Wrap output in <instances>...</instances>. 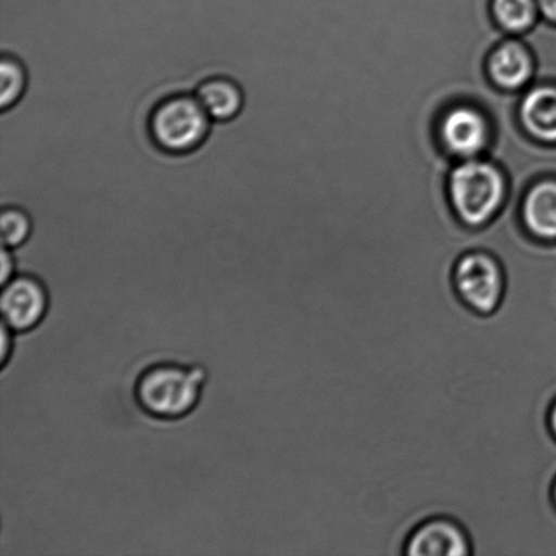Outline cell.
I'll use <instances>...</instances> for the list:
<instances>
[{"mask_svg":"<svg viewBox=\"0 0 556 556\" xmlns=\"http://www.w3.org/2000/svg\"><path fill=\"white\" fill-rule=\"evenodd\" d=\"M0 263H2V270H0V283H5L11 280L16 274V264L13 255V250L2 249L0 254Z\"/></svg>","mask_w":556,"mask_h":556,"instance_id":"15","label":"cell"},{"mask_svg":"<svg viewBox=\"0 0 556 556\" xmlns=\"http://www.w3.org/2000/svg\"><path fill=\"white\" fill-rule=\"evenodd\" d=\"M547 422L549 432H552L553 438L556 440V401L553 403V406L549 407Z\"/></svg>","mask_w":556,"mask_h":556,"instance_id":"18","label":"cell"},{"mask_svg":"<svg viewBox=\"0 0 556 556\" xmlns=\"http://www.w3.org/2000/svg\"><path fill=\"white\" fill-rule=\"evenodd\" d=\"M517 117L531 139L541 144L556 146V85L539 81L522 91Z\"/></svg>","mask_w":556,"mask_h":556,"instance_id":"10","label":"cell"},{"mask_svg":"<svg viewBox=\"0 0 556 556\" xmlns=\"http://www.w3.org/2000/svg\"><path fill=\"white\" fill-rule=\"evenodd\" d=\"M520 220L530 237L556 242V178L541 176L528 185L520 201Z\"/></svg>","mask_w":556,"mask_h":556,"instance_id":"9","label":"cell"},{"mask_svg":"<svg viewBox=\"0 0 556 556\" xmlns=\"http://www.w3.org/2000/svg\"><path fill=\"white\" fill-rule=\"evenodd\" d=\"M451 283L456 298L473 314L497 313L506 293L503 261L489 249H470L452 264Z\"/></svg>","mask_w":556,"mask_h":556,"instance_id":"4","label":"cell"},{"mask_svg":"<svg viewBox=\"0 0 556 556\" xmlns=\"http://www.w3.org/2000/svg\"><path fill=\"white\" fill-rule=\"evenodd\" d=\"M438 138L455 161L486 156L494 138L492 116L482 103L457 100L441 112Z\"/></svg>","mask_w":556,"mask_h":556,"instance_id":"5","label":"cell"},{"mask_svg":"<svg viewBox=\"0 0 556 556\" xmlns=\"http://www.w3.org/2000/svg\"><path fill=\"white\" fill-rule=\"evenodd\" d=\"M27 73L25 65L13 54L4 53L0 60V108L9 111L25 96Z\"/></svg>","mask_w":556,"mask_h":556,"instance_id":"13","label":"cell"},{"mask_svg":"<svg viewBox=\"0 0 556 556\" xmlns=\"http://www.w3.org/2000/svg\"><path fill=\"white\" fill-rule=\"evenodd\" d=\"M203 365L179 362L150 364L134 383V400L140 412L156 421L173 422L198 408L206 384Z\"/></svg>","mask_w":556,"mask_h":556,"instance_id":"1","label":"cell"},{"mask_svg":"<svg viewBox=\"0 0 556 556\" xmlns=\"http://www.w3.org/2000/svg\"><path fill=\"white\" fill-rule=\"evenodd\" d=\"M490 11L505 35L517 37L535 29L541 15L536 0H490Z\"/></svg>","mask_w":556,"mask_h":556,"instance_id":"12","label":"cell"},{"mask_svg":"<svg viewBox=\"0 0 556 556\" xmlns=\"http://www.w3.org/2000/svg\"><path fill=\"white\" fill-rule=\"evenodd\" d=\"M486 74L498 90L520 94L536 80L535 53L525 38L505 36L488 54Z\"/></svg>","mask_w":556,"mask_h":556,"instance_id":"7","label":"cell"},{"mask_svg":"<svg viewBox=\"0 0 556 556\" xmlns=\"http://www.w3.org/2000/svg\"><path fill=\"white\" fill-rule=\"evenodd\" d=\"M15 332L10 327L2 324V352H0V363L2 368L10 362L14 351V338Z\"/></svg>","mask_w":556,"mask_h":556,"instance_id":"16","label":"cell"},{"mask_svg":"<svg viewBox=\"0 0 556 556\" xmlns=\"http://www.w3.org/2000/svg\"><path fill=\"white\" fill-rule=\"evenodd\" d=\"M403 554L408 556H467L471 539L459 522L450 517H432L418 525L406 538Z\"/></svg>","mask_w":556,"mask_h":556,"instance_id":"8","label":"cell"},{"mask_svg":"<svg viewBox=\"0 0 556 556\" xmlns=\"http://www.w3.org/2000/svg\"><path fill=\"white\" fill-rule=\"evenodd\" d=\"M51 296L37 276L15 275L2 286L0 313L3 325L14 332H29L37 329L47 318Z\"/></svg>","mask_w":556,"mask_h":556,"instance_id":"6","label":"cell"},{"mask_svg":"<svg viewBox=\"0 0 556 556\" xmlns=\"http://www.w3.org/2000/svg\"><path fill=\"white\" fill-rule=\"evenodd\" d=\"M446 192L463 225L482 228L503 211L510 193L508 174L488 156L456 161L446 179Z\"/></svg>","mask_w":556,"mask_h":556,"instance_id":"2","label":"cell"},{"mask_svg":"<svg viewBox=\"0 0 556 556\" xmlns=\"http://www.w3.org/2000/svg\"><path fill=\"white\" fill-rule=\"evenodd\" d=\"M195 97L208 113L212 122H232L244 106V96L236 80L215 76L203 81L195 90Z\"/></svg>","mask_w":556,"mask_h":556,"instance_id":"11","label":"cell"},{"mask_svg":"<svg viewBox=\"0 0 556 556\" xmlns=\"http://www.w3.org/2000/svg\"><path fill=\"white\" fill-rule=\"evenodd\" d=\"M33 232L31 217L18 206H4L0 214V239L2 247L15 250L29 241Z\"/></svg>","mask_w":556,"mask_h":556,"instance_id":"14","label":"cell"},{"mask_svg":"<svg viewBox=\"0 0 556 556\" xmlns=\"http://www.w3.org/2000/svg\"><path fill=\"white\" fill-rule=\"evenodd\" d=\"M552 497H553V503L556 506V479L554 481L553 489H552Z\"/></svg>","mask_w":556,"mask_h":556,"instance_id":"19","label":"cell"},{"mask_svg":"<svg viewBox=\"0 0 556 556\" xmlns=\"http://www.w3.org/2000/svg\"><path fill=\"white\" fill-rule=\"evenodd\" d=\"M212 119L198 97L176 94L152 109L149 134L157 149L170 155H187L208 139Z\"/></svg>","mask_w":556,"mask_h":556,"instance_id":"3","label":"cell"},{"mask_svg":"<svg viewBox=\"0 0 556 556\" xmlns=\"http://www.w3.org/2000/svg\"><path fill=\"white\" fill-rule=\"evenodd\" d=\"M539 13L548 24L556 25V0H536Z\"/></svg>","mask_w":556,"mask_h":556,"instance_id":"17","label":"cell"}]
</instances>
